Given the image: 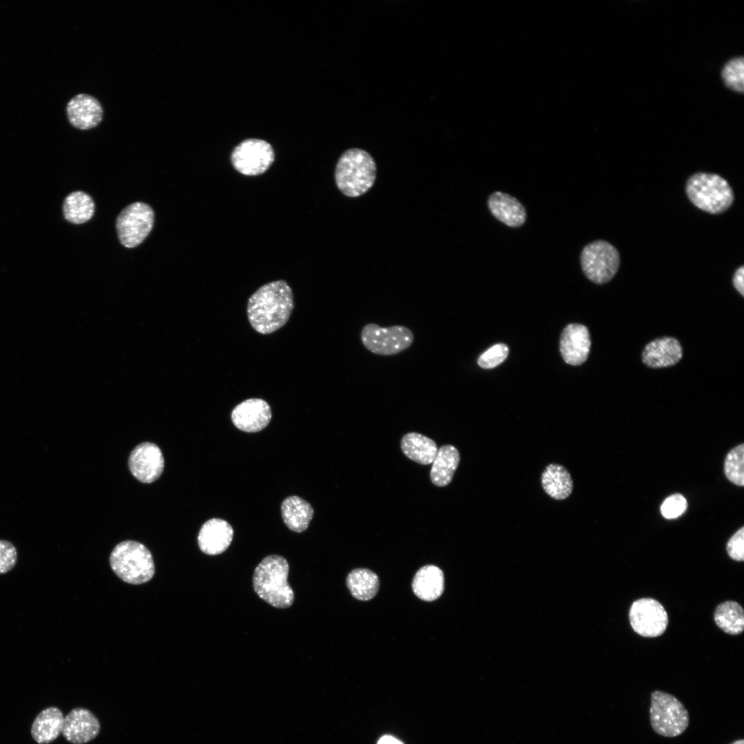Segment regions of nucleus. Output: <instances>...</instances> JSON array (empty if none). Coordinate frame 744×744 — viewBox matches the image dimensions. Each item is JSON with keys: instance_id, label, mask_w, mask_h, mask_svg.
Masks as SVG:
<instances>
[{"instance_id": "f257e3e1", "label": "nucleus", "mask_w": 744, "mask_h": 744, "mask_svg": "<svg viewBox=\"0 0 744 744\" xmlns=\"http://www.w3.org/2000/svg\"><path fill=\"white\" fill-rule=\"evenodd\" d=\"M294 303L287 282L279 280L260 287L249 298L247 312L252 328L261 334H269L288 321Z\"/></svg>"}, {"instance_id": "f03ea898", "label": "nucleus", "mask_w": 744, "mask_h": 744, "mask_svg": "<svg viewBox=\"0 0 744 744\" xmlns=\"http://www.w3.org/2000/svg\"><path fill=\"white\" fill-rule=\"evenodd\" d=\"M289 570V564L283 557L272 555L265 557L254 572L256 593L275 608L290 607L294 601V593L287 581Z\"/></svg>"}, {"instance_id": "7ed1b4c3", "label": "nucleus", "mask_w": 744, "mask_h": 744, "mask_svg": "<svg viewBox=\"0 0 744 744\" xmlns=\"http://www.w3.org/2000/svg\"><path fill=\"white\" fill-rule=\"evenodd\" d=\"M376 178V164L367 152L351 148L340 157L335 166V180L346 196L356 198L368 192Z\"/></svg>"}, {"instance_id": "20e7f679", "label": "nucleus", "mask_w": 744, "mask_h": 744, "mask_svg": "<svg viewBox=\"0 0 744 744\" xmlns=\"http://www.w3.org/2000/svg\"><path fill=\"white\" fill-rule=\"evenodd\" d=\"M689 200L699 209L711 214L726 211L734 200V191L729 183L714 173L696 172L685 183Z\"/></svg>"}, {"instance_id": "39448f33", "label": "nucleus", "mask_w": 744, "mask_h": 744, "mask_svg": "<svg viewBox=\"0 0 744 744\" xmlns=\"http://www.w3.org/2000/svg\"><path fill=\"white\" fill-rule=\"evenodd\" d=\"M110 563L114 572L130 584L147 582L155 572L150 551L141 543L132 540L118 544L111 552Z\"/></svg>"}, {"instance_id": "423d86ee", "label": "nucleus", "mask_w": 744, "mask_h": 744, "mask_svg": "<svg viewBox=\"0 0 744 744\" xmlns=\"http://www.w3.org/2000/svg\"><path fill=\"white\" fill-rule=\"evenodd\" d=\"M650 721L657 734L668 738L683 734L690 723L689 714L674 696L661 690L651 693Z\"/></svg>"}, {"instance_id": "0eeeda50", "label": "nucleus", "mask_w": 744, "mask_h": 744, "mask_svg": "<svg viewBox=\"0 0 744 744\" xmlns=\"http://www.w3.org/2000/svg\"><path fill=\"white\" fill-rule=\"evenodd\" d=\"M580 263L586 277L591 282L603 285L611 280L621 263L619 251L604 240L587 244L580 254Z\"/></svg>"}, {"instance_id": "6e6552de", "label": "nucleus", "mask_w": 744, "mask_h": 744, "mask_svg": "<svg viewBox=\"0 0 744 744\" xmlns=\"http://www.w3.org/2000/svg\"><path fill=\"white\" fill-rule=\"evenodd\" d=\"M361 341L364 347L379 355H392L408 349L413 342L412 331L402 325L381 327L369 323L362 329Z\"/></svg>"}, {"instance_id": "1a4fd4ad", "label": "nucleus", "mask_w": 744, "mask_h": 744, "mask_svg": "<svg viewBox=\"0 0 744 744\" xmlns=\"http://www.w3.org/2000/svg\"><path fill=\"white\" fill-rule=\"evenodd\" d=\"M154 221V213L149 205L136 202L127 205L116 218L120 242L127 248L138 246L150 233Z\"/></svg>"}, {"instance_id": "9d476101", "label": "nucleus", "mask_w": 744, "mask_h": 744, "mask_svg": "<svg viewBox=\"0 0 744 744\" xmlns=\"http://www.w3.org/2000/svg\"><path fill=\"white\" fill-rule=\"evenodd\" d=\"M275 158L272 146L258 138H248L233 150L231 163L238 172L245 176H257L265 172Z\"/></svg>"}, {"instance_id": "9b49d317", "label": "nucleus", "mask_w": 744, "mask_h": 744, "mask_svg": "<svg viewBox=\"0 0 744 744\" xmlns=\"http://www.w3.org/2000/svg\"><path fill=\"white\" fill-rule=\"evenodd\" d=\"M630 625L635 632L644 637L661 635L668 624L663 606L652 598L639 599L632 603L629 612Z\"/></svg>"}, {"instance_id": "f8f14e48", "label": "nucleus", "mask_w": 744, "mask_h": 744, "mask_svg": "<svg viewBox=\"0 0 744 744\" xmlns=\"http://www.w3.org/2000/svg\"><path fill=\"white\" fill-rule=\"evenodd\" d=\"M128 466L132 474L138 481L152 483L161 476L164 468L161 450L154 443L143 442L131 452Z\"/></svg>"}, {"instance_id": "ddd939ff", "label": "nucleus", "mask_w": 744, "mask_h": 744, "mask_svg": "<svg viewBox=\"0 0 744 744\" xmlns=\"http://www.w3.org/2000/svg\"><path fill=\"white\" fill-rule=\"evenodd\" d=\"M271 416L269 405L260 398L247 399L240 402L231 414L235 426L247 433H256L264 429Z\"/></svg>"}, {"instance_id": "4468645a", "label": "nucleus", "mask_w": 744, "mask_h": 744, "mask_svg": "<svg viewBox=\"0 0 744 744\" xmlns=\"http://www.w3.org/2000/svg\"><path fill=\"white\" fill-rule=\"evenodd\" d=\"M100 731V723L89 710L76 707L64 717L61 734L73 744H84L95 738Z\"/></svg>"}, {"instance_id": "2eb2a0df", "label": "nucleus", "mask_w": 744, "mask_h": 744, "mask_svg": "<svg viewBox=\"0 0 744 744\" xmlns=\"http://www.w3.org/2000/svg\"><path fill=\"white\" fill-rule=\"evenodd\" d=\"M591 346L588 328L581 324H569L563 330L559 342L562 358L568 364L577 366L585 362Z\"/></svg>"}, {"instance_id": "dca6fc26", "label": "nucleus", "mask_w": 744, "mask_h": 744, "mask_svg": "<svg viewBox=\"0 0 744 744\" xmlns=\"http://www.w3.org/2000/svg\"><path fill=\"white\" fill-rule=\"evenodd\" d=\"M66 112L70 124L81 130L97 127L103 117L99 101L87 94H79L72 98L67 104Z\"/></svg>"}, {"instance_id": "f3484780", "label": "nucleus", "mask_w": 744, "mask_h": 744, "mask_svg": "<svg viewBox=\"0 0 744 744\" xmlns=\"http://www.w3.org/2000/svg\"><path fill=\"white\" fill-rule=\"evenodd\" d=\"M233 535V528L227 521L213 518L202 526L198 535V546L205 554L219 555L229 546Z\"/></svg>"}, {"instance_id": "a211bd4d", "label": "nucleus", "mask_w": 744, "mask_h": 744, "mask_svg": "<svg viewBox=\"0 0 744 744\" xmlns=\"http://www.w3.org/2000/svg\"><path fill=\"white\" fill-rule=\"evenodd\" d=\"M487 205L491 214L508 227H521L526 220L525 207L516 198L499 191L492 193Z\"/></svg>"}, {"instance_id": "6ab92c4d", "label": "nucleus", "mask_w": 744, "mask_h": 744, "mask_svg": "<svg viewBox=\"0 0 744 744\" xmlns=\"http://www.w3.org/2000/svg\"><path fill=\"white\" fill-rule=\"evenodd\" d=\"M683 356L680 342L672 337H663L648 343L642 353V361L651 368H663L676 364Z\"/></svg>"}, {"instance_id": "aec40b11", "label": "nucleus", "mask_w": 744, "mask_h": 744, "mask_svg": "<svg viewBox=\"0 0 744 744\" xmlns=\"http://www.w3.org/2000/svg\"><path fill=\"white\" fill-rule=\"evenodd\" d=\"M412 588L414 594L422 600L432 601L438 599L444 589L442 570L434 565L422 567L413 577Z\"/></svg>"}, {"instance_id": "412c9836", "label": "nucleus", "mask_w": 744, "mask_h": 744, "mask_svg": "<svg viewBox=\"0 0 744 744\" xmlns=\"http://www.w3.org/2000/svg\"><path fill=\"white\" fill-rule=\"evenodd\" d=\"M541 486L552 499L563 500L572 492L573 481L567 469L559 464H550L541 477Z\"/></svg>"}, {"instance_id": "4be33fe9", "label": "nucleus", "mask_w": 744, "mask_h": 744, "mask_svg": "<svg viewBox=\"0 0 744 744\" xmlns=\"http://www.w3.org/2000/svg\"><path fill=\"white\" fill-rule=\"evenodd\" d=\"M459 460V453L454 446L447 444L441 446L432 462L430 472L432 483L439 487L448 485L453 479Z\"/></svg>"}, {"instance_id": "5701e85b", "label": "nucleus", "mask_w": 744, "mask_h": 744, "mask_svg": "<svg viewBox=\"0 0 744 744\" xmlns=\"http://www.w3.org/2000/svg\"><path fill=\"white\" fill-rule=\"evenodd\" d=\"M64 716L57 707H50L41 711L34 719L31 729L33 738L39 744L54 741L61 733Z\"/></svg>"}, {"instance_id": "b1692460", "label": "nucleus", "mask_w": 744, "mask_h": 744, "mask_svg": "<svg viewBox=\"0 0 744 744\" xmlns=\"http://www.w3.org/2000/svg\"><path fill=\"white\" fill-rule=\"evenodd\" d=\"M281 514L285 524L291 530L301 533L308 528L313 515V509L307 501L293 495L282 502Z\"/></svg>"}, {"instance_id": "393cba45", "label": "nucleus", "mask_w": 744, "mask_h": 744, "mask_svg": "<svg viewBox=\"0 0 744 744\" xmlns=\"http://www.w3.org/2000/svg\"><path fill=\"white\" fill-rule=\"evenodd\" d=\"M400 446L403 453L408 458L423 465L431 464L438 450L433 440L415 432L405 434L402 438Z\"/></svg>"}, {"instance_id": "a878e982", "label": "nucleus", "mask_w": 744, "mask_h": 744, "mask_svg": "<svg viewBox=\"0 0 744 744\" xmlns=\"http://www.w3.org/2000/svg\"><path fill=\"white\" fill-rule=\"evenodd\" d=\"M347 586L355 599L369 601L377 594L380 587L378 576L366 568H356L349 572Z\"/></svg>"}, {"instance_id": "bb28decb", "label": "nucleus", "mask_w": 744, "mask_h": 744, "mask_svg": "<svg viewBox=\"0 0 744 744\" xmlns=\"http://www.w3.org/2000/svg\"><path fill=\"white\" fill-rule=\"evenodd\" d=\"M65 218L73 224H82L92 218L94 213L92 198L85 192L77 191L70 194L63 205Z\"/></svg>"}, {"instance_id": "cd10ccee", "label": "nucleus", "mask_w": 744, "mask_h": 744, "mask_svg": "<svg viewBox=\"0 0 744 744\" xmlns=\"http://www.w3.org/2000/svg\"><path fill=\"white\" fill-rule=\"evenodd\" d=\"M714 619L717 626L727 634L736 635L744 629L743 610L736 601H727L719 604Z\"/></svg>"}, {"instance_id": "c85d7f7f", "label": "nucleus", "mask_w": 744, "mask_h": 744, "mask_svg": "<svg viewBox=\"0 0 744 744\" xmlns=\"http://www.w3.org/2000/svg\"><path fill=\"white\" fill-rule=\"evenodd\" d=\"M724 85L732 91L743 92V56H734L727 60L721 70Z\"/></svg>"}, {"instance_id": "c756f323", "label": "nucleus", "mask_w": 744, "mask_h": 744, "mask_svg": "<svg viewBox=\"0 0 744 744\" xmlns=\"http://www.w3.org/2000/svg\"><path fill=\"white\" fill-rule=\"evenodd\" d=\"M744 444H740L732 449L727 455L724 471L726 477L733 484L743 486L744 485Z\"/></svg>"}, {"instance_id": "7c9ffc66", "label": "nucleus", "mask_w": 744, "mask_h": 744, "mask_svg": "<svg viewBox=\"0 0 744 744\" xmlns=\"http://www.w3.org/2000/svg\"><path fill=\"white\" fill-rule=\"evenodd\" d=\"M508 354V347L503 343L496 344L484 351L478 358L477 364L483 369H493L502 363Z\"/></svg>"}, {"instance_id": "2f4dec72", "label": "nucleus", "mask_w": 744, "mask_h": 744, "mask_svg": "<svg viewBox=\"0 0 744 744\" xmlns=\"http://www.w3.org/2000/svg\"><path fill=\"white\" fill-rule=\"evenodd\" d=\"M687 502L681 494H674L666 498L661 506L662 515L666 519L678 517L685 510Z\"/></svg>"}, {"instance_id": "473e14b6", "label": "nucleus", "mask_w": 744, "mask_h": 744, "mask_svg": "<svg viewBox=\"0 0 744 744\" xmlns=\"http://www.w3.org/2000/svg\"><path fill=\"white\" fill-rule=\"evenodd\" d=\"M17 560V552L14 546L7 540H0V574L11 570Z\"/></svg>"}, {"instance_id": "72a5a7b5", "label": "nucleus", "mask_w": 744, "mask_h": 744, "mask_svg": "<svg viewBox=\"0 0 744 744\" xmlns=\"http://www.w3.org/2000/svg\"><path fill=\"white\" fill-rule=\"evenodd\" d=\"M727 551L732 559L738 561L744 560V527L739 529L729 539Z\"/></svg>"}, {"instance_id": "f704fd0d", "label": "nucleus", "mask_w": 744, "mask_h": 744, "mask_svg": "<svg viewBox=\"0 0 744 744\" xmlns=\"http://www.w3.org/2000/svg\"><path fill=\"white\" fill-rule=\"evenodd\" d=\"M732 284L736 291L741 295L744 296V267L741 265L734 272Z\"/></svg>"}, {"instance_id": "c9c22d12", "label": "nucleus", "mask_w": 744, "mask_h": 744, "mask_svg": "<svg viewBox=\"0 0 744 744\" xmlns=\"http://www.w3.org/2000/svg\"><path fill=\"white\" fill-rule=\"evenodd\" d=\"M378 744H403V743L402 742H400V741H398L397 738H394V737H393L391 736H384L382 737L379 740V741L378 742Z\"/></svg>"}, {"instance_id": "e433bc0d", "label": "nucleus", "mask_w": 744, "mask_h": 744, "mask_svg": "<svg viewBox=\"0 0 744 744\" xmlns=\"http://www.w3.org/2000/svg\"><path fill=\"white\" fill-rule=\"evenodd\" d=\"M730 744H744V740L743 739H738V740H736V741L731 743Z\"/></svg>"}]
</instances>
